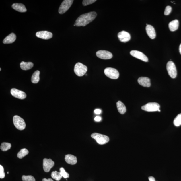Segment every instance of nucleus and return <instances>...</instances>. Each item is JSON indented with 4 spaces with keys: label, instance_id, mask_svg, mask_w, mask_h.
<instances>
[{
    "label": "nucleus",
    "instance_id": "3",
    "mask_svg": "<svg viewBox=\"0 0 181 181\" xmlns=\"http://www.w3.org/2000/svg\"><path fill=\"white\" fill-rule=\"evenodd\" d=\"M160 105L156 102H150L147 103L141 107L142 110L148 112H155L158 111L160 112Z\"/></svg>",
    "mask_w": 181,
    "mask_h": 181
},
{
    "label": "nucleus",
    "instance_id": "15",
    "mask_svg": "<svg viewBox=\"0 0 181 181\" xmlns=\"http://www.w3.org/2000/svg\"><path fill=\"white\" fill-rule=\"evenodd\" d=\"M139 84L144 87H149L151 86L150 79L146 77H141L138 80Z\"/></svg>",
    "mask_w": 181,
    "mask_h": 181
},
{
    "label": "nucleus",
    "instance_id": "8",
    "mask_svg": "<svg viewBox=\"0 0 181 181\" xmlns=\"http://www.w3.org/2000/svg\"><path fill=\"white\" fill-rule=\"evenodd\" d=\"M73 1V0H65L63 1L59 7V13L63 14L66 12L72 5Z\"/></svg>",
    "mask_w": 181,
    "mask_h": 181
},
{
    "label": "nucleus",
    "instance_id": "19",
    "mask_svg": "<svg viewBox=\"0 0 181 181\" xmlns=\"http://www.w3.org/2000/svg\"><path fill=\"white\" fill-rule=\"evenodd\" d=\"M65 160L67 164L71 165H74L77 163L76 157L72 155L67 154L65 156Z\"/></svg>",
    "mask_w": 181,
    "mask_h": 181
},
{
    "label": "nucleus",
    "instance_id": "6",
    "mask_svg": "<svg viewBox=\"0 0 181 181\" xmlns=\"http://www.w3.org/2000/svg\"><path fill=\"white\" fill-rule=\"evenodd\" d=\"M104 73L106 76L111 79H117L119 77L118 71L114 68L107 67L105 69Z\"/></svg>",
    "mask_w": 181,
    "mask_h": 181
},
{
    "label": "nucleus",
    "instance_id": "33",
    "mask_svg": "<svg viewBox=\"0 0 181 181\" xmlns=\"http://www.w3.org/2000/svg\"><path fill=\"white\" fill-rule=\"evenodd\" d=\"M101 112H102V111L100 109H96L94 110V113L97 114H101Z\"/></svg>",
    "mask_w": 181,
    "mask_h": 181
},
{
    "label": "nucleus",
    "instance_id": "12",
    "mask_svg": "<svg viewBox=\"0 0 181 181\" xmlns=\"http://www.w3.org/2000/svg\"><path fill=\"white\" fill-rule=\"evenodd\" d=\"M11 93L13 96L18 99H23L26 97V94L24 92L16 89H12Z\"/></svg>",
    "mask_w": 181,
    "mask_h": 181
},
{
    "label": "nucleus",
    "instance_id": "9",
    "mask_svg": "<svg viewBox=\"0 0 181 181\" xmlns=\"http://www.w3.org/2000/svg\"><path fill=\"white\" fill-rule=\"evenodd\" d=\"M130 53L133 57L140 59L145 62H148V57L141 52L137 50H132L130 52Z\"/></svg>",
    "mask_w": 181,
    "mask_h": 181
},
{
    "label": "nucleus",
    "instance_id": "13",
    "mask_svg": "<svg viewBox=\"0 0 181 181\" xmlns=\"http://www.w3.org/2000/svg\"><path fill=\"white\" fill-rule=\"evenodd\" d=\"M118 37L119 40L124 43L130 41L131 38L130 34L124 31H121L118 33Z\"/></svg>",
    "mask_w": 181,
    "mask_h": 181
},
{
    "label": "nucleus",
    "instance_id": "31",
    "mask_svg": "<svg viewBox=\"0 0 181 181\" xmlns=\"http://www.w3.org/2000/svg\"><path fill=\"white\" fill-rule=\"evenodd\" d=\"M172 11V8L170 6H167L165 9L164 14L166 15H168L170 14Z\"/></svg>",
    "mask_w": 181,
    "mask_h": 181
},
{
    "label": "nucleus",
    "instance_id": "29",
    "mask_svg": "<svg viewBox=\"0 0 181 181\" xmlns=\"http://www.w3.org/2000/svg\"><path fill=\"white\" fill-rule=\"evenodd\" d=\"M60 172L63 178H69V174L65 172L64 168H60Z\"/></svg>",
    "mask_w": 181,
    "mask_h": 181
},
{
    "label": "nucleus",
    "instance_id": "20",
    "mask_svg": "<svg viewBox=\"0 0 181 181\" xmlns=\"http://www.w3.org/2000/svg\"><path fill=\"white\" fill-rule=\"evenodd\" d=\"M179 24V22L178 20H175L170 22L168 25L170 31L174 32L176 30L178 29Z\"/></svg>",
    "mask_w": 181,
    "mask_h": 181
},
{
    "label": "nucleus",
    "instance_id": "34",
    "mask_svg": "<svg viewBox=\"0 0 181 181\" xmlns=\"http://www.w3.org/2000/svg\"><path fill=\"white\" fill-rule=\"evenodd\" d=\"M94 120L97 122H100L101 120V118L100 117L96 116L94 118Z\"/></svg>",
    "mask_w": 181,
    "mask_h": 181
},
{
    "label": "nucleus",
    "instance_id": "38",
    "mask_svg": "<svg viewBox=\"0 0 181 181\" xmlns=\"http://www.w3.org/2000/svg\"><path fill=\"white\" fill-rule=\"evenodd\" d=\"M0 71H1V68H0Z\"/></svg>",
    "mask_w": 181,
    "mask_h": 181
},
{
    "label": "nucleus",
    "instance_id": "22",
    "mask_svg": "<svg viewBox=\"0 0 181 181\" xmlns=\"http://www.w3.org/2000/svg\"><path fill=\"white\" fill-rule=\"evenodd\" d=\"M21 69L23 70H28L32 68L34 66L33 63L31 62H25L22 61L20 64Z\"/></svg>",
    "mask_w": 181,
    "mask_h": 181
},
{
    "label": "nucleus",
    "instance_id": "32",
    "mask_svg": "<svg viewBox=\"0 0 181 181\" xmlns=\"http://www.w3.org/2000/svg\"><path fill=\"white\" fill-rule=\"evenodd\" d=\"M5 176L4 169L3 167L1 165H0V178L1 179L3 178H5Z\"/></svg>",
    "mask_w": 181,
    "mask_h": 181
},
{
    "label": "nucleus",
    "instance_id": "37",
    "mask_svg": "<svg viewBox=\"0 0 181 181\" xmlns=\"http://www.w3.org/2000/svg\"><path fill=\"white\" fill-rule=\"evenodd\" d=\"M179 51H180V52L181 55V43L180 46H179Z\"/></svg>",
    "mask_w": 181,
    "mask_h": 181
},
{
    "label": "nucleus",
    "instance_id": "7",
    "mask_svg": "<svg viewBox=\"0 0 181 181\" xmlns=\"http://www.w3.org/2000/svg\"><path fill=\"white\" fill-rule=\"evenodd\" d=\"M166 68L170 76L172 78H176L177 73L176 67L174 63L172 61H168L167 64Z\"/></svg>",
    "mask_w": 181,
    "mask_h": 181
},
{
    "label": "nucleus",
    "instance_id": "30",
    "mask_svg": "<svg viewBox=\"0 0 181 181\" xmlns=\"http://www.w3.org/2000/svg\"><path fill=\"white\" fill-rule=\"evenodd\" d=\"M96 0H83V6H87L94 3Z\"/></svg>",
    "mask_w": 181,
    "mask_h": 181
},
{
    "label": "nucleus",
    "instance_id": "23",
    "mask_svg": "<svg viewBox=\"0 0 181 181\" xmlns=\"http://www.w3.org/2000/svg\"><path fill=\"white\" fill-rule=\"evenodd\" d=\"M40 72L39 71H36L33 73L31 78L32 82L34 83H37L39 82L40 80Z\"/></svg>",
    "mask_w": 181,
    "mask_h": 181
},
{
    "label": "nucleus",
    "instance_id": "10",
    "mask_svg": "<svg viewBox=\"0 0 181 181\" xmlns=\"http://www.w3.org/2000/svg\"><path fill=\"white\" fill-rule=\"evenodd\" d=\"M55 163L51 159L44 158L43 161V168L45 172H49L54 166Z\"/></svg>",
    "mask_w": 181,
    "mask_h": 181
},
{
    "label": "nucleus",
    "instance_id": "24",
    "mask_svg": "<svg viewBox=\"0 0 181 181\" xmlns=\"http://www.w3.org/2000/svg\"><path fill=\"white\" fill-rule=\"evenodd\" d=\"M29 154V151L26 149L23 148L21 149L17 154V157L22 159Z\"/></svg>",
    "mask_w": 181,
    "mask_h": 181
},
{
    "label": "nucleus",
    "instance_id": "4",
    "mask_svg": "<svg viewBox=\"0 0 181 181\" xmlns=\"http://www.w3.org/2000/svg\"><path fill=\"white\" fill-rule=\"evenodd\" d=\"M87 71L86 66L82 63H78L75 65L74 71L75 74L79 77H81L86 73Z\"/></svg>",
    "mask_w": 181,
    "mask_h": 181
},
{
    "label": "nucleus",
    "instance_id": "14",
    "mask_svg": "<svg viewBox=\"0 0 181 181\" xmlns=\"http://www.w3.org/2000/svg\"><path fill=\"white\" fill-rule=\"evenodd\" d=\"M36 35L39 38L45 40L50 39L53 37L52 33L47 31L38 32Z\"/></svg>",
    "mask_w": 181,
    "mask_h": 181
},
{
    "label": "nucleus",
    "instance_id": "18",
    "mask_svg": "<svg viewBox=\"0 0 181 181\" xmlns=\"http://www.w3.org/2000/svg\"><path fill=\"white\" fill-rule=\"evenodd\" d=\"M16 39V36L15 34L11 33L5 38L3 42L5 44H8L14 42Z\"/></svg>",
    "mask_w": 181,
    "mask_h": 181
},
{
    "label": "nucleus",
    "instance_id": "11",
    "mask_svg": "<svg viewBox=\"0 0 181 181\" xmlns=\"http://www.w3.org/2000/svg\"><path fill=\"white\" fill-rule=\"evenodd\" d=\"M97 56L99 58L104 59H109L112 58L113 55L110 52L103 50H99L96 53Z\"/></svg>",
    "mask_w": 181,
    "mask_h": 181
},
{
    "label": "nucleus",
    "instance_id": "1",
    "mask_svg": "<svg viewBox=\"0 0 181 181\" xmlns=\"http://www.w3.org/2000/svg\"><path fill=\"white\" fill-rule=\"evenodd\" d=\"M97 16L95 12H90L81 15L75 21V25L77 27L85 26L92 22Z\"/></svg>",
    "mask_w": 181,
    "mask_h": 181
},
{
    "label": "nucleus",
    "instance_id": "5",
    "mask_svg": "<svg viewBox=\"0 0 181 181\" xmlns=\"http://www.w3.org/2000/svg\"><path fill=\"white\" fill-rule=\"evenodd\" d=\"M13 121L14 125L18 130H23L26 128L25 121L20 117L15 115L13 117Z\"/></svg>",
    "mask_w": 181,
    "mask_h": 181
},
{
    "label": "nucleus",
    "instance_id": "35",
    "mask_svg": "<svg viewBox=\"0 0 181 181\" xmlns=\"http://www.w3.org/2000/svg\"><path fill=\"white\" fill-rule=\"evenodd\" d=\"M149 181H156L155 179L153 176H150L149 178Z\"/></svg>",
    "mask_w": 181,
    "mask_h": 181
},
{
    "label": "nucleus",
    "instance_id": "39",
    "mask_svg": "<svg viewBox=\"0 0 181 181\" xmlns=\"http://www.w3.org/2000/svg\"><path fill=\"white\" fill-rule=\"evenodd\" d=\"M7 174H9V172H7Z\"/></svg>",
    "mask_w": 181,
    "mask_h": 181
},
{
    "label": "nucleus",
    "instance_id": "25",
    "mask_svg": "<svg viewBox=\"0 0 181 181\" xmlns=\"http://www.w3.org/2000/svg\"><path fill=\"white\" fill-rule=\"evenodd\" d=\"M51 176L52 178L57 181L60 180L63 177L60 172H57V171H54L52 172Z\"/></svg>",
    "mask_w": 181,
    "mask_h": 181
},
{
    "label": "nucleus",
    "instance_id": "16",
    "mask_svg": "<svg viewBox=\"0 0 181 181\" xmlns=\"http://www.w3.org/2000/svg\"><path fill=\"white\" fill-rule=\"evenodd\" d=\"M146 31L147 35L151 39H154L156 37L155 31L153 27L152 26L148 25L146 26Z\"/></svg>",
    "mask_w": 181,
    "mask_h": 181
},
{
    "label": "nucleus",
    "instance_id": "27",
    "mask_svg": "<svg viewBox=\"0 0 181 181\" xmlns=\"http://www.w3.org/2000/svg\"><path fill=\"white\" fill-rule=\"evenodd\" d=\"M174 124L176 126H179L181 125V113L178 114L174 119Z\"/></svg>",
    "mask_w": 181,
    "mask_h": 181
},
{
    "label": "nucleus",
    "instance_id": "21",
    "mask_svg": "<svg viewBox=\"0 0 181 181\" xmlns=\"http://www.w3.org/2000/svg\"><path fill=\"white\" fill-rule=\"evenodd\" d=\"M117 110L121 114H124L126 112V109L124 104L121 101H119L116 103Z\"/></svg>",
    "mask_w": 181,
    "mask_h": 181
},
{
    "label": "nucleus",
    "instance_id": "28",
    "mask_svg": "<svg viewBox=\"0 0 181 181\" xmlns=\"http://www.w3.org/2000/svg\"><path fill=\"white\" fill-rule=\"evenodd\" d=\"M22 180L23 181H35L34 177L32 176H23Z\"/></svg>",
    "mask_w": 181,
    "mask_h": 181
},
{
    "label": "nucleus",
    "instance_id": "17",
    "mask_svg": "<svg viewBox=\"0 0 181 181\" xmlns=\"http://www.w3.org/2000/svg\"><path fill=\"white\" fill-rule=\"evenodd\" d=\"M12 7L15 10L21 13H25L27 11V9L23 4L15 3L12 5Z\"/></svg>",
    "mask_w": 181,
    "mask_h": 181
},
{
    "label": "nucleus",
    "instance_id": "36",
    "mask_svg": "<svg viewBox=\"0 0 181 181\" xmlns=\"http://www.w3.org/2000/svg\"><path fill=\"white\" fill-rule=\"evenodd\" d=\"M42 181H54L51 178L46 179L44 178L43 179Z\"/></svg>",
    "mask_w": 181,
    "mask_h": 181
},
{
    "label": "nucleus",
    "instance_id": "2",
    "mask_svg": "<svg viewBox=\"0 0 181 181\" xmlns=\"http://www.w3.org/2000/svg\"><path fill=\"white\" fill-rule=\"evenodd\" d=\"M92 138L95 139L98 144L103 145L106 144L109 141V137L98 133H93L91 135Z\"/></svg>",
    "mask_w": 181,
    "mask_h": 181
},
{
    "label": "nucleus",
    "instance_id": "26",
    "mask_svg": "<svg viewBox=\"0 0 181 181\" xmlns=\"http://www.w3.org/2000/svg\"><path fill=\"white\" fill-rule=\"evenodd\" d=\"M11 145L10 143L3 142L1 144V149L3 151H6L11 149Z\"/></svg>",
    "mask_w": 181,
    "mask_h": 181
}]
</instances>
